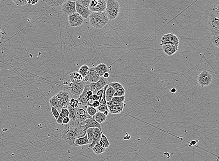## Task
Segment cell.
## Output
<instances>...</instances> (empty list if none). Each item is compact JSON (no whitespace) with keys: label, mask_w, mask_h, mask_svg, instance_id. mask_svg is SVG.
<instances>
[{"label":"cell","mask_w":219,"mask_h":161,"mask_svg":"<svg viewBox=\"0 0 219 161\" xmlns=\"http://www.w3.org/2000/svg\"><path fill=\"white\" fill-rule=\"evenodd\" d=\"M75 110L76 111L77 119L79 122L83 125H85L86 120L92 117H90L87 113L85 106L80 104L77 108H75Z\"/></svg>","instance_id":"ba28073f"},{"label":"cell","mask_w":219,"mask_h":161,"mask_svg":"<svg viewBox=\"0 0 219 161\" xmlns=\"http://www.w3.org/2000/svg\"><path fill=\"white\" fill-rule=\"evenodd\" d=\"M86 131L84 125L79 122L77 119L75 121L70 120L68 124L65 125L61 133V138L70 146L77 147L74 141L78 138L85 136Z\"/></svg>","instance_id":"6da1fadb"},{"label":"cell","mask_w":219,"mask_h":161,"mask_svg":"<svg viewBox=\"0 0 219 161\" xmlns=\"http://www.w3.org/2000/svg\"><path fill=\"white\" fill-rule=\"evenodd\" d=\"M70 121V119L68 117H64V119L63 120L62 124H68Z\"/></svg>","instance_id":"c3c4849f"},{"label":"cell","mask_w":219,"mask_h":161,"mask_svg":"<svg viewBox=\"0 0 219 161\" xmlns=\"http://www.w3.org/2000/svg\"><path fill=\"white\" fill-rule=\"evenodd\" d=\"M93 101L91 100H89L87 102V104H86V106H91V107H93Z\"/></svg>","instance_id":"816d5d0a"},{"label":"cell","mask_w":219,"mask_h":161,"mask_svg":"<svg viewBox=\"0 0 219 161\" xmlns=\"http://www.w3.org/2000/svg\"><path fill=\"white\" fill-rule=\"evenodd\" d=\"M68 16V21L72 27H79L83 24L84 19L77 12Z\"/></svg>","instance_id":"9c48e42d"},{"label":"cell","mask_w":219,"mask_h":161,"mask_svg":"<svg viewBox=\"0 0 219 161\" xmlns=\"http://www.w3.org/2000/svg\"><path fill=\"white\" fill-rule=\"evenodd\" d=\"M86 76L88 78L87 82L90 83H95L97 82L100 78V77L98 75L94 69V67L89 68Z\"/></svg>","instance_id":"5bb4252c"},{"label":"cell","mask_w":219,"mask_h":161,"mask_svg":"<svg viewBox=\"0 0 219 161\" xmlns=\"http://www.w3.org/2000/svg\"><path fill=\"white\" fill-rule=\"evenodd\" d=\"M93 133H94V128H90L86 130V134L89 139V144H91L93 141Z\"/></svg>","instance_id":"1f68e13d"},{"label":"cell","mask_w":219,"mask_h":161,"mask_svg":"<svg viewBox=\"0 0 219 161\" xmlns=\"http://www.w3.org/2000/svg\"><path fill=\"white\" fill-rule=\"evenodd\" d=\"M108 85L112 87L115 91L123 88V85L118 82H113L108 84Z\"/></svg>","instance_id":"e575fe53"},{"label":"cell","mask_w":219,"mask_h":161,"mask_svg":"<svg viewBox=\"0 0 219 161\" xmlns=\"http://www.w3.org/2000/svg\"><path fill=\"white\" fill-rule=\"evenodd\" d=\"M82 81L84 82H87V81H88V78H87L86 75V77H83Z\"/></svg>","instance_id":"91938a15"},{"label":"cell","mask_w":219,"mask_h":161,"mask_svg":"<svg viewBox=\"0 0 219 161\" xmlns=\"http://www.w3.org/2000/svg\"><path fill=\"white\" fill-rule=\"evenodd\" d=\"M62 12L65 15H69L76 13L75 1H67L62 4Z\"/></svg>","instance_id":"8fae6325"},{"label":"cell","mask_w":219,"mask_h":161,"mask_svg":"<svg viewBox=\"0 0 219 161\" xmlns=\"http://www.w3.org/2000/svg\"><path fill=\"white\" fill-rule=\"evenodd\" d=\"M130 139V135H128V133H126V135L123 138V139L124 140H128Z\"/></svg>","instance_id":"db71d44e"},{"label":"cell","mask_w":219,"mask_h":161,"mask_svg":"<svg viewBox=\"0 0 219 161\" xmlns=\"http://www.w3.org/2000/svg\"><path fill=\"white\" fill-rule=\"evenodd\" d=\"M101 132L102 131L100 130L98 128H94V133H93V141L91 144L89 145V148H93L98 142H99L101 139Z\"/></svg>","instance_id":"d6986e66"},{"label":"cell","mask_w":219,"mask_h":161,"mask_svg":"<svg viewBox=\"0 0 219 161\" xmlns=\"http://www.w3.org/2000/svg\"><path fill=\"white\" fill-rule=\"evenodd\" d=\"M177 92V89H176L175 88H172V89L170 90V92L172 94H174L176 92Z\"/></svg>","instance_id":"9f6ffc18"},{"label":"cell","mask_w":219,"mask_h":161,"mask_svg":"<svg viewBox=\"0 0 219 161\" xmlns=\"http://www.w3.org/2000/svg\"><path fill=\"white\" fill-rule=\"evenodd\" d=\"M162 46L163 50L164 53L168 56H172L175 54L178 50V47H179L178 45H163Z\"/></svg>","instance_id":"9a60e30c"},{"label":"cell","mask_w":219,"mask_h":161,"mask_svg":"<svg viewBox=\"0 0 219 161\" xmlns=\"http://www.w3.org/2000/svg\"><path fill=\"white\" fill-rule=\"evenodd\" d=\"M219 2L217 1L214 6L213 8L212 9V13H213L214 14L216 15L217 16L219 17Z\"/></svg>","instance_id":"ab89813d"},{"label":"cell","mask_w":219,"mask_h":161,"mask_svg":"<svg viewBox=\"0 0 219 161\" xmlns=\"http://www.w3.org/2000/svg\"><path fill=\"white\" fill-rule=\"evenodd\" d=\"M103 88H102V89L98 91L97 92L96 94L98 96V97H99L98 101L99 102H100V101H101V97H103Z\"/></svg>","instance_id":"bcb514c9"},{"label":"cell","mask_w":219,"mask_h":161,"mask_svg":"<svg viewBox=\"0 0 219 161\" xmlns=\"http://www.w3.org/2000/svg\"><path fill=\"white\" fill-rule=\"evenodd\" d=\"M51 107L52 114L54 117L55 118L56 120H57L58 117H59L60 113H59V112L58 111V110L56 108H55L54 107H52V106H51Z\"/></svg>","instance_id":"b9f144b4"},{"label":"cell","mask_w":219,"mask_h":161,"mask_svg":"<svg viewBox=\"0 0 219 161\" xmlns=\"http://www.w3.org/2000/svg\"><path fill=\"white\" fill-rule=\"evenodd\" d=\"M108 107L109 113L112 114H119L121 113L123 110L124 108L126 106V104L124 102H121L119 105H108Z\"/></svg>","instance_id":"e0dca14e"},{"label":"cell","mask_w":219,"mask_h":161,"mask_svg":"<svg viewBox=\"0 0 219 161\" xmlns=\"http://www.w3.org/2000/svg\"><path fill=\"white\" fill-rule=\"evenodd\" d=\"M16 6L22 7L26 5L27 4L26 0H12Z\"/></svg>","instance_id":"74e56055"},{"label":"cell","mask_w":219,"mask_h":161,"mask_svg":"<svg viewBox=\"0 0 219 161\" xmlns=\"http://www.w3.org/2000/svg\"><path fill=\"white\" fill-rule=\"evenodd\" d=\"M90 25L96 29H101L108 22V17L105 11L92 12L89 17Z\"/></svg>","instance_id":"7a4b0ae2"},{"label":"cell","mask_w":219,"mask_h":161,"mask_svg":"<svg viewBox=\"0 0 219 161\" xmlns=\"http://www.w3.org/2000/svg\"><path fill=\"white\" fill-rule=\"evenodd\" d=\"M103 77L107 79V78L109 77H110V74H109L108 72H106V73H105V74L103 75Z\"/></svg>","instance_id":"6f0895ef"},{"label":"cell","mask_w":219,"mask_h":161,"mask_svg":"<svg viewBox=\"0 0 219 161\" xmlns=\"http://www.w3.org/2000/svg\"><path fill=\"white\" fill-rule=\"evenodd\" d=\"M94 68L100 77H103L105 73L108 72L107 65L104 64H99L97 66L94 67Z\"/></svg>","instance_id":"7402d4cb"},{"label":"cell","mask_w":219,"mask_h":161,"mask_svg":"<svg viewBox=\"0 0 219 161\" xmlns=\"http://www.w3.org/2000/svg\"><path fill=\"white\" fill-rule=\"evenodd\" d=\"M213 76L209 71L204 70L202 71L198 76L197 82L199 86L202 87L209 86L212 82Z\"/></svg>","instance_id":"5b68a950"},{"label":"cell","mask_w":219,"mask_h":161,"mask_svg":"<svg viewBox=\"0 0 219 161\" xmlns=\"http://www.w3.org/2000/svg\"><path fill=\"white\" fill-rule=\"evenodd\" d=\"M89 85L85 84L84 90L83 91L82 93H81V94L77 98L80 105H82L83 106L86 105V104H87V102H88L89 100L87 99V97H86V93L87 91H89Z\"/></svg>","instance_id":"44dd1931"},{"label":"cell","mask_w":219,"mask_h":161,"mask_svg":"<svg viewBox=\"0 0 219 161\" xmlns=\"http://www.w3.org/2000/svg\"><path fill=\"white\" fill-rule=\"evenodd\" d=\"M47 5L51 7H58L62 5L65 0H42Z\"/></svg>","instance_id":"4316f807"},{"label":"cell","mask_w":219,"mask_h":161,"mask_svg":"<svg viewBox=\"0 0 219 161\" xmlns=\"http://www.w3.org/2000/svg\"><path fill=\"white\" fill-rule=\"evenodd\" d=\"M85 82L82 81L77 82L76 84H73L71 82L69 84V86L67 88L70 91L72 94L73 95V98L75 97H79V96L82 93L83 91L84 90L85 87Z\"/></svg>","instance_id":"8992f818"},{"label":"cell","mask_w":219,"mask_h":161,"mask_svg":"<svg viewBox=\"0 0 219 161\" xmlns=\"http://www.w3.org/2000/svg\"><path fill=\"white\" fill-rule=\"evenodd\" d=\"M60 113H61V114H62L65 117H68V109H67L66 107H63V108H62L61 111V112H60Z\"/></svg>","instance_id":"ee69618b"},{"label":"cell","mask_w":219,"mask_h":161,"mask_svg":"<svg viewBox=\"0 0 219 161\" xmlns=\"http://www.w3.org/2000/svg\"><path fill=\"white\" fill-rule=\"evenodd\" d=\"M97 108H98L99 111L102 112V113H103L105 111H108V107H107V105L106 104H100V106Z\"/></svg>","instance_id":"60d3db41"},{"label":"cell","mask_w":219,"mask_h":161,"mask_svg":"<svg viewBox=\"0 0 219 161\" xmlns=\"http://www.w3.org/2000/svg\"><path fill=\"white\" fill-rule=\"evenodd\" d=\"M92 100H93V101H98L99 100V97H98V96L96 94H93L92 97Z\"/></svg>","instance_id":"f5cc1de1"},{"label":"cell","mask_w":219,"mask_h":161,"mask_svg":"<svg viewBox=\"0 0 219 161\" xmlns=\"http://www.w3.org/2000/svg\"><path fill=\"white\" fill-rule=\"evenodd\" d=\"M93 95V93L92 92V91H90V90L86 92V97L88 100H91Z\"/></svg>","instance_id":"7dc6e473"},{"label":"cell","mask_w":219,"mask_h":161,"mask_svg":"<svg viewBox=\"0 0 219 161\" xmlns=\"http://www.w3.org/2000/svg\"><path fill=\"white\" fill-rule=\"evenodd\" d=\"M91 0H76V2L81 6L89 8Z\"/></svg>","instance_id":"d590c367"},{"label":"cell","mask_w":219,"mask_h":161,"mask_svg":"<svg viewBox=\"0 0 219 161\" xmlns=\"http://www.w3.org/2000/svg\"><path fill=\"white\" fill-rule=\"evenodd\" d=\"M89 68L87 65H83L82 66H81L80 68H79L78 72L82 75L83 77H84L87 75Z\"/></svg>","instance_id":"4dcf8cb0"},{"label":"cell","mask_w":219,"mask_h":161,"mask_svg":"<svg viewBox=\"0 0 219 161\" xmlns=\"http://www.w3.org/2000/svg\"><path fill=\"white\" fill-rule=\"evenodd\" d=\"M106 11L108 20H114L119 15L120 7L119 3L116 0H107L106 1Z\"/></svg>","instance_id":"3957f363"},{"label":"cell","mask_w":219,"mask_h":161,"mask_svg":"<svg viewBox=\"0 0 219 161\" xmlns=\"http://www.w3.org/2000/svg\"><path fill=\"white\" fill-rule=\"evenodd\" d=\"M196 142H197L195 141V140H192V141L191 142H190V144H191L190 145V146H192V145H195L196 144Z\"/></svg>","instance_id":"680465c9"},{"label":"cell","mask_w":219,"mask_h":161,"mask_svg":"<svg viewBox=\"0 0 219 161\" xmlns=\"http://www.w3.org/2000/svg\"><path fill=\"white\" fill-rule=\"evenodd\" d=\"M100 105V103L98 101H93V107H94L95 108H97Z\"/></svg>","instance_id":"681fc988"},{"label":"cell","mask_w":219,"mask_h":161,"mask_svg":"<svg viewBox=\"0 0 219 161\" xmlns=\"http://www.w3.org/2000/svg\"><path fill=\"white\" fill-rule=\"evenodd\" d=\"M67 109H68L69 115L68 117L70 120L72 121H75L77 120V113L75 108H73L72 107L68 106L67 107Z\"/></svg>","instance_id":"f1b7e54d"},{"label":"cell","mask_w":219,"mask_h":161,"mask_svg":"<svg viewBox=\"0 0 219 161\" xmlns=\"http://www.w3.org/2000/svg\"><path fill=\"white\" fill-rule=\"evenodd\" d=\"M64 117H65L61 113H60L59 117H58L57 120H56V122H57V124H59V125L62 124L63 120L64 119Z\"/></svg>","instance_id":"f6af8a7d"},{"label":"cell","mask_w":219,"mask_h":161,"mask_svg":"<svg viewBox=\"0 0 219 161\" xmlns=\"http://www.w3.org/2000/svg\"><path fill=\"white\" fill-rule=\"evenodd\" d=\"M125 93H126V91L123 87V88H120L116 91L114 95V97H122V96L125 95Z\"/></svg>","instance_id":"8d00e7d4"},{"label":"cell","mask_w":219,"mask_h":161,"mask_svg":"<svg viewBox=\"0 0 219 161\" xmlns=\"http://www.w3.org/2000/svg\"><path fill=\"white\" fill-rule=\"evenodd\" d=\"M107 3L105 0H98L96 5L93 8H89L91 12H104L106 11Z\"/></svg>","instance_id":"ac0fdd59"},{"label":"cell","mask_w":219,"mask_h":161,"mask_svg":"<svg viewBox=\"0 0 219 161\" xmlns=\"http://www.w3.org/2000/svg\"><path fill=\"white\" fill-rule=\"evenodd\" d=\"M101 124H99L97 122L94 117H93L86 120L84 127L86 131L90 128H98L100 130H101Z\"/></svg>","instance_id":"ffe728a7"},{"label":"cell","mask_w":219,"mask_h":161,"mask_svg":"<svg viewBox=\"0 0 219 161\" xmlns=\"http://www.w3.org/2000/svg\"><path fill=\"white\" fill-rule=\"evenodd\" d=\"M76 10V12L82 17L83 19H87L91 15V12L89 8L81 6L79 3L75 2Z\"/></svg>","instance_id":"7c38bea8"},{"label":"cell","mask_w":219,"mask_h":161,"mask_svg":"<svg viewBox=\"0 0 219 161\" xmlns=\"http://www.w3.org/2000/svg\"><path fill=\"white\" fill-rule=\"evenodd\" d=\"M115 92L116 91L112 87L108 85L106 89V92H105V98H106L107 102L111 101L112 97H114V95Z\"/></svg>","instance_id":"d4e9b609"},{"label":"cell","mask_w":219,"mask_h":161,"mask_svg":"<svg viewBox=\"0 0 219 161\" xmlns=\"http://www.w3.org/2000/svg\"><path fill=\"white\" fill-rule=\"evenodd\" d=\"M27 1V4H31V0H26Z\"/></svg>","instance_id":"6125c7cd"},{"label":"cell","mask_w":219,"mask_h":161,"mask_svg":"<svg viewBox=\"0 0 219 161\" xmlns=\"http://www.w3.org/2000/svg\"><path fill=\"white\" fill-rule=\"evenodd\" d=\"M38 0H31V4L33 5H35L36 4L38 3Z\"/></svg>","instance_id":"11a10c76"},{"label":"cell","mask_w":219,"mask_h":161,"mask_svg":"<svg viewBox=\"0 0 219 161\" xmlns=\"http://www.w3.org/2000/svg\"><path fill=\"white\" fill-rule=\"evenodd\" d=\"M92 149L93 151V153L94 154H96V155H100V154H102V153H104L105 151V149H106L105 148L102 147V146L100 144L99 142H98L92 148Z\"/></svg>","instance_id":"f546056e"},{"label":"cell","mask_w":219,"mask_h":161,"mask_svg":"<svg viewBox=\"0 0 219 161\" xmlns=\"http://www.w3.org/2000/svg\"><path fill=\"white\" fill-rule=\"evenodd\" d=\"M207 24L212 37L219 35V17L211 13L209 17Z\"/></svg>","instance_id":"277c9868"},{"label":"cell","mask_w":219,"mask_h":161,"mask_svg":"<svg viewBox=\"0 0 219 161\" xmlns=\"http://www.w3.org/2000/svg\"><path fill=\"white\" fill-rule=\"evenodd\" d=\"M179 37L173 33H168L163 36L161 40V45H179Z\"/></svg>","instance_id":"52a82bcc"},{"label":"cell","mask_w":219,"mask_h":161,"mask_svg":"<svg viewBox=\"0 0 219 161\" xmlns=\"http://www.w3.org/2000/svg\"><path fill=\"white\" fill-rule=\"evenodd\" d=\"M49 102L51 106H52L56 108L59 113H60L62 108L64 107V105L62 102L60 101V100L56 95L50 99Z\"/></svg>","instance_id":"2e32d148"},{"label":"cell","mask_w":219,"mask_h":161,"mask_svg":"<svg viewBox=\"0 0 219 161\" xmlns=\"http://www.w3.org/2000/svg\"><path fill=\"white\" fill-rule=\"evenodd\" d=\"M107 84H108L107 79L103 77H101L97 82L90 83L89 85L90 90L92 91L93 94H96L98 91L103 88Z\"/></svg>","instance_id":"30bf717a"},{"label":"cell","mask_w":219,"mask_h":161,"mask_svg":"<svg viewBox=\"0 0 219 161\" xmlns=\"http://www.w3.org/2000/svg\"><path fill=\"white\" fill-rule=\"evenodd\" d=\"M74 144L77 147L83 146L89 144V139L87 138V134H86L85 136L80 137L76 139L74 141Z\"/></svg>","instance_id":"cb8c5ba5"},{"label":"cell","mask_w":219,"mask_h":161,"mask_svg":"<svg viewBox=\"0 0 219 161\" xmlns=\"http://www.w3.org/2000/svg\"><path fill=\"white\" fill-rule=\"evenodd\" d=\"M86 108V111L89 115L90 117H93L94 116V115L97 113V111L96 108H95L94 107H91V106H85Z\"/></svg>","instance_id":"d6a6232c"},{"label":"cell","mask_w":219,"mask_h":161,"mask_svg":"<svg viewBox=\"0 0 219 161\" xmlns=\"http://www.w3.org/2000/svg\"><path fill=\"white\" fill-rule=\"evenodd\" d=\"M56 95L60 101L62 102L64 107H67L68 106L71 99V96L69 93L65 91H61L59 92Z\"/></svg>","instance_id":"4fadbf2b"},{"label":"cell","mask_w":219,"mask_h":161,"mask_svg":"<svg viewBox=\"0 0 219 161\" xmlns=\"http://www.w3.org/2000/svg\"><path fill=\"white\" fill-rule=\"evenodd\" d=\"M93 117L96 121L100 124H103L105 122L107 118V116L100 111L97 112V113L94 115Z\"/></svg>","instance_id":"484cf974"},{"label":"cell","mask_w":219,"mask_h":161,"mask_svg":"<svg viewBox=\"0 0 219 161\" xmlns=\"http://www.w3.org/2000/svg\"><path fill=\"white\" fill-rule=\"evenodd\" d=\"M103 114L104 115H106V116H107V115H108V114H109V111H104L103 112Z\"/></svg>","instance_id":"94428289"},{"label":"cell","mask_w":219,"mask_h":161,"mask_svg":"<svg viewBox=\"0 0 219 161\" xmlns=\"http://www.w3.org/2000/svg\"><path fill=\"white\" fill-rule=\"evenodd\" d=\"M83 77L78 72H72L70 74V80L72 83L76 84L82 81Z\"/></svg>","instance_id":"603a6c76"},{"label":"cell","mask_w":219,"mask_h":161,"mask_svg":"<svg viewBox=\"0 0 219 161\" xmlns=\"http://www.w3.org/2000/svg\"><path fill=\"white\" fill-rule=\"evenodd\" d=\"M80 105V104L78 99L73 97L70 99L69 106H71L73 108H77Z\"/></svg>","instance_id":"836d02e7"},{"label":"cell","mask_w":219,"mask_h":161,"mask_svg":"<svg viewBox=\"0 0 219 161\" xmlns=\"http://www.w3.org/2000/svg\"><path fill=\"white\" fill-rule=\"evenodd\" d=\"M5 34H6V33L3 32V31L1 27H0V40L5 37Z\"/></svg>","instance_id":"f907efd6"},{"label":"cell","mask_w":219,"mask_h":161,"mask_svg":"<svg viewBox=\"0 0 219 161\" xmlns=\"http://www.w3.org/2000/svg\"><path fill=\"white\" fill-rule=\"evenodd\" d=\"M125 95H123L122 97H112L111 100H114V101H116L119 103H121V102H124L125 101Z\"/></svg>","instance_id":"7bdbcfd3"},{"label":"cell","mask_w":219,"mask_h":161,"mask_svg":"<svg viewBox=\"0 0 219 161\" xmlns=\"http://www.w3.org/2000/svg\"><path fill=\"white\" fill-rule=\"evenodd\" d=\"M99 144L102 147L105 148V149L107 148L110 146V142L108 141V139L106 135L103 134V132H101V137L100 141L99 142Z\"/></svg>","instance_id":"83f0119b"},{"label":"cell","mask_w":219,"mask_h":161,"mask_svg":"<svg viewBox=\"0 0 219 161\" xmlns=\"http://www.w3.org/2000/svg\"><path fill=\"white\" fill-rule=\"evenodd\" d=\"M212 43L216 47H219V35L212 37Z\"/></svg>","instance_id":"f35d334b"}]
</instances>
